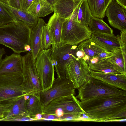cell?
<instances>
[{
  "instance_id": "obj_33",
  "label": "cell",
  "mask_w": 126,
  "mask_h": 126,
  "mask_svg": "<svg viewBox=\"0 0 126 126\" xmlns=\"http://www.w3.org/2000/svg\"><path fill=\"white\" fill-rule=\"evenodd\" d=\"M13 103L6 104L0 103V119L4 118L9 112L10 108Z\"/></svg>"
},
{
  "instance_id": "obj_24",
  "label": "cell",
  "mask_w": 126,
  "mask_h": 126,
  "mask_svg": "<svg viewBox=\"0 0 126 126\" xmlns=\"http://www.w3.org/2000/svg\"><path fill=\"white\" fill-rule=\"evenodd\" d=\"M113 52L109 59L120 73L126 75V48L121 47Z\"/></svg>"
},
{
  "instance_id": "obj_41",
  "label": "cell",
  "mask_w": 126,
  "mask_h": 126,
  "mask_svg": "<svg viewBox=\"0 0 126 126\" xmlns=\"http://www.w3.org/2000/svg\"><path fill=\"white\" fill-rule=\"evenodd\" d=\"M6 53L5 49L4 48H0V63L2 60V56Z\"/></svg>"
},
{
  "instance_id": "obj_30",
  "label": "cell",
  "mask_w": 126,
  "mask_h": 126,
  "mask_svg": "<svg viewBox=\"0 0 126 126\" xmlns=\"http://www.w3.org/2000/svg\"><path fill=\"white\" fill-rule=\"evenodd\" d=\"M51 41L50 33L46 24L43 27L42 33V43L43 49L46 50L50 48L51 45Z\"/></svg>"
},
{
  "instance_id": "obj_43",
  "label": "cell",
  "mask_w": 126,
  "mask_h": 126,
  "mask_svg": "<svg viewBox=\"0 0 126 126\" xmlns=\"http://www.w3.org/2000/svg\"><path fill=\"white\" fill-rule=\"evenodd\" d=\"M8 0H0V1L5 3H7Z\"/></svg>"
},
{
  "instance_id": "obj_4",
  "label": "cell",
  "mask_w": 126,
  "mask_h": 126,
  "mask_svg": "<svg viewBox=\"0 0 126 126\" xmlns=\"http://www.w3.org/2000/svg\"><path fill=\"white\" fill-rule=\"evenodd\" d=\"M78 89V94L75 97L81 101L101 96L126 97V91L92 77Z\"/></svg>"
},
{
  "instance_id": "obj_14",
  "label": "cell",
  "mask_w": 126,
  "mask_h": 126,
  "mask_svg": "<svg viewBox=\"0 0 126 126\" xmlns=\"http://www.w3.org/2000/svg\"><path fill=\"white\" fill-rule=\"evenodd\" d=\"M91 77L126 91V75L120 73H105L91 70Z\"/></svg>"
},
{
  "instance_id": "obj_1",
  "label": "cell",
  "mask_w": 126,
  "mask_h": 126,
  "mask_svg": "<svg viewBox=\"0 0 126 126\" xmlns=\"http://www.w3.org/2000/svg\"><path fill=\"white\" fill-rule=\"evenodd\" d=\"M75 100L81 109L93 121L112 122L126 118V97L101 96L79 101Z\"/></svg>"
},
{
  "instance_id": "obj_13",
  "label": "cell",
  "mask_w": 126,
  "mask_h": 126,
  "mask_svg": "<svg viewBox=\"0 0 126 126\" xmlns=\"http://www.w3.org/2000/svg\"><path fill=\"white\" fill-rule=\"evenodd\" d=\"M91 38L107 51L113 52L121 47L118 35L113 33H92Z\"/></svg>"
},
{
  "instance_id": "obj_35",
  "label": "cell",
  "mask_w": 126,
  "mask_h": 126,
  "mask_svg": "<svg viewBox=\"0 0 126 126\" xmlns=\"http://www.w3.org/2000/svg\"><path fill=\"white\" fill-rule=\"evenodd\" d=\"M118 36L121 47L126 48V31H121Z\"/></svg>"
},
{
  "instance_id": "obj_34",
  "label": "cell",
  "mask_w": 126,
  "mask_h": 126,
  "mask_svg": "<svg viewBox=\"0 0 126 126\" xmlns=\"http://www.w3.org/2000/svg\"><path fill=\"white\" fill-rule=\"evenodd\" d=\"M113 54V52L103 51L95 57L97 58L99 61L105 59L109 58Z\"/></svg>"
},
{
  "instance_id": "obj_3",
  "label": "cell",
  "mask_w": 126,
  "mask_h": 126,
  "mask_svg": "<svg viewBox=\"0 0 126 126\" xmlns=\"http://www.w3.org/2000/svg\"><path fill=\"white\" fill-rule=\"evenodd\" d=\"M81 1L71 16L63 22L61 36V46L67 44L77 45L91 38L92 33L89 27L81 25L78 20L77 14Z\"/></svg>"
},
{
  "instance_id": "obj_21",
  "label": "cell",
  "mask_w": 126,
  "mask_h": 126,
  "mask_svg": "<svg viewBox=\"0 0 126 126\" xmlns=\"http://www.w3.org/2000/svg\"><path fill=\"white\" fill-rule=\"evenodd\" d=\"M29 97V95H24L14 102L10 108L9 112L4 118L10 116L18 118L29 117L26 107V100Z\"/></svg>"
},
{
  "instance_id": "obj_37",
  "label": "cell",
  "mask_w": 126,
  "mask_h": 126,
  "mask_svg": "<svg viewBox=\"0 0 126 126\" xmlns=\"http://www.w3.org/2000/svg\"><path fill=\"white\" fill-rule=\"evenodd\" d=\"M59 118V117L54 115L43 114H42L41 120H43L53 121H57Z\"/></svg>"
},
{
  "instance_id": "obj_15",
  "label": "cell",
  "mask_w": 126,
  "mask_h": 126,
  "mask_svg": "<svg viewBox=\"0 0 126 126\" xmlns=\"http://www.w3.org/2000/svg\"><path fill=\"white\" fill-rule=\"evenodd\" d=\"M46 24L43 19L39 18L36 25L31 29L30 38V52L35 62L38 53L43 49L42 33L43 27Z\"/></svg>"
},
{
  "instance_id": "obj_39",
  "label": "cell",
  "mask_w": 126,
  "mask_h": 126,
  "mask_svg": "<svg viewBox=\"0 0 126 126\" xmlns=\"http://www.w3.org/2000/svg\"><path fill=\"white\" fill-rule=\"evenodd\" d=\"M124 9H126V0H115Z\"/></svg>"
},
{
  "instance_id": "obj_5",
  "label": "cell",
  "mask_w": 126,
  "mask_h": 126,
  "mask_svg": "<svg viewBox=\"0 0 126 126\" xmlns=\"http://www.w3.org/2000/svg\"><path fill=\"white\" fill-rule=\"evenodd\" d=\"M23 79L22 72L0 74V103H13L26 95L21 86Z\"/></svg>"
},
{
  "instance_id": "obj_40",
  "label": "cell",
  "mask_w": 126,
  "mask_h": 126,
  "mask_svg": "<svg viewBox=\"0 0 126 126\" xmlns=\"http://www.w3.org/2000/svg\"><path fill=\"white\" fill-rule=\"evenodd\" d=\"M32 118L34 119L35 121L41 120H42V114L40 113L37 114Z\"/></svg>"
},
{
  "instance_id": "obj_10",
  "label": "cell",
  "mask_w": 126,
  "mask_h": 126,
  "mask_svg": "<svg viewBox=\"0 0 126 126\" xmlns=\"http://www.w3.org/2000/svg\"><path fill=\"white\" fill-rule=\"evenodd\" d=\"M83 112L75 100V95H72L52 100L44 108L42 114H53L59 117L65 114Z\"/></svg>"
},
{
  "instance_id": "obj_11",
  "label": "cell",
  "mask_w": 126,
  "mask_h": 126,
  "mask_svg": "<svg viewBox=\"0 0 126 126\" xmlns=\"http://www.w3.org/2000/svg\"><path fill=\"white\" fill-rule=\"evenodd\" d=\"M78 50L77 45L67 44L59 47L52 46L51 56L57 77L66 78L65 64L72 57H77L76 53Z\"/></svg>"
},
{
  "instance_id": "obj_25",
  "label": "cell",
  "mask_w": 126,
  "mask_h": 126,
  "mask_svg": "<svg viewBox=\"0 0 126 126\" xmlns=\"http://www.w3.org/2000/svg\"><path fill=\"white\" fill-rule=\"evenodd\" d=\"M112 0H86L92 16L102 19L106 9Z\"/></svg>"
},
{
  "instance_id": "obj_12",
  "label": "cell",
  "mask_w": 126,
  "mask_h": 126,
  "mask_svg": "<svg viewBox=\"0 0 126 126\" xmlns=\"http://www.w3.org/2000/svg\"><path fill=\"white\" fill-rule=\"evenodd\" d=\"M126 10L115 0H112L107 7L105 14L110 25L121 31H126Z\"/></svg>"
},
{
  "instance_id": "obj_42",
  "label": "cell",
  "mask_w": 126,
  "mask_h": 126,
  "mask_svg": "<svg viewBox=\"0 0 126 126\" xmlns=\"http://www.w3.org/2000/svg\"><path fill=\"white\" fill-rule=\"evenodd\" d=\"M52 6L57 0H46Z\"/></svg>"
},
{
  "instance_id": "obj_38",
  "label": "cell",
  "mask_w": 126,
  "mask_h": 126,
  "mask_svg": "<svg viewBox=\"0 0 126 126\" xmlns=\"http://www.w3.org/2000/svg\"><path fill=\"white\" fill-rule=\"evenodd\" d=\"M7 4L12 7L21 9L20 0H8Z\"/></svg>"
},
{
  "instance_id": "obj_31",
  "label": "cell",
  "mask_w": 126,
  "mask_h": 126,
  "mask_svg": "<svg viewBox=\"0 0 126 126\" xmlns=\"http://www.w3.org/2000/svg\"><path fill=\"white\" fill-rule=\"evenodd\" d=\"M82 113H76L65 114L59 117L57 121H79V119Z\"/></svg>"
},
{
  "instance_id": "obj_36",
  "label": "cell",
  "mask_w": 126,
  "mask_h": 126,
  "mask_svg": "<svg viewBox=\"0 0 126 126\" xmlns=\"http://www.w3.org/2000/svg\"><path fill=\"white\" fill-rule=\"evenodd\" d=\"M35 0H20V9L27 10Z\"/></svg>"
},
{
  "instance_id": "obj_20",
  "label": "cell",
  "mask_w": 126,
  "mask_h": 126,
  "mask_svg": "<svg viewBox=\"0 0 126 126\" xmlns=\"http://www.w3.org/2000/svg\"><path fill=\"white\" fill-rule=\"evenodd\" d=\"M27 10L38 18L44 17L53 11V6L46 0H35Z\"/></svg>"
},
{
  "instance_id": "obj_26",
  "label": "cell",
  "mask_w": 126,
  "mask_h": 126,
  "mask_svg": "<svg viewBox=\"0 0 126 126\" xmlns=\"http://www.w3.org/2000/svg\"><path fill=\"white\" fill-rule=\"evenodd\" d=\"M90 69L92 71L105 73H120L115 68L109 58L98 61L97 63L90 64Z\"/></svg>"
},
{
  "instance_id": "obj_18",
  "label": "cell",
  "mask_w": 126,
  "mask_h": 126,
  "mask_svg": "<svg viewBox=\"0 0 126 126\" xmlns=\"http://www.w3.org/2000/svg\"><path fill=\"white\" fill-rule=\"evenodd\" d=\"M0 3L11 15L16 21H21L32 29L37 25L39 18L34 16L27 10H23L12 7L7 4Z\"/></svg>"
},
{
  "instance_id": "obj_16",
  "label": "cell",
  "mask_w": 126,
  "mask_h": 126,
  "mask_svg": "<svg viewBox=\"0 0 126 126\" xmlns=\"http://www.w3.org/2000/svg\"><path fill=\"white\" fill-rule=\"evenodd\" d=\"M22 56L14 53L10 56L5 55L0 63V74L22 72Z\"/></svg>"
},
{
  "instance_id": "obj_23",
  "label": "cell",
  "mask_w": 126,
  "mask_h": 126,
  "mask_svg": "<svg viewBox=\"0 0 126 126\" xmlns=\"http://www.w3.org/2000/svg\"><path fill=\"white\" fill-rule=\"evenodd\" d=\"M39 92L30 95L26 100V107L29 117L32 118L37 114H42L43 108L40 100Z\"/></svg>"
},
{
  "instance_id": "obj_7",
  "label": "cell",
  "mask_w": 126,
  "mask_h": 126,
  "mask_svg": "<svg viewBox=\"0 0 126 126\" xmlns=\"http://www.w3.org/2000/svg\"><path fill=\"white\" fill-rule=\"evenodd\" d=\"M65 71L66 78L72 82L75 89L79 88L91 77V70L86 62L75 56L66 64Z\"/></svg>"
},
{
  "instance_id": "obj_2",
  "label": "cell",
  "mask_w": 126,
  "mask_h": 126,
  "mask_svg": "<svg viewBox=\"0 0 126 126\" xmlns=\"http://www.w3.org/2000/svg\"><path fill=\"white\" fill-rule=\"evenodd\" d=\"M31 30L25 24L17 21L0 26V44L16 53L26 52L24 48L30 45Z\"/></svg>"
},
{
  "instance_id": "obj_32",
  "label": "cell",
  "mask_w": 126,
  "mask_h": 126,
  "mask_svg": "<svg viewBox=\"0 0 126 126\" xmlns=\"http://www.w3.org/2000/svg\"><path fill=\"white\" fill-rule=\"evenodd\" d=\"M34 121V120L29 117L18 118L12 116L0 119V121Z\"/></svg>"
},
{
  "instance_id": "obj_19",
  "label": "cell",
  "mask_w": 126,
  "mask_h": 126,
  "mask_svg": "<svg viewBox=\"0 0 126 126\" xmlns=\"http://www.w3.org/2000/svg\"><path fill=\"white\" fill-rule=\"evenodd\" d=\"M82 0H57L53 6L54 13L65 19L70 17Z\"/></svg>"
},
{
  "instance_id": "obj_9",
  "label": "cell",
  "mask_w": 126,
  "mask_h": 126,
  "mask_svg": "<svg viewBox=\"0 0 126 126\" xmlns=\"http://www.w3.org/2000/svg\"><path fill=\"white\" fill-rule=\"evenodd\" d=\"M75 89L72 82L66 78H55L51 87L39 92L40 100L43 109L51 101L58 98L75 95Z\"/></svg>"
},
{
  "instance_id": "obj_29",
  "label": "cell",
  "mask_w": 126,
  "mask_h": 126,
  "mask_svg": "<svg viewBox=\"0 0 126 126\" xmlns=\"http://www.w3.org/2000/svg\"><path fill=\"white\" fill-rule=\"evenodd\" d=\"M16 21L0 3V26Z\"/></svg>"
},
{
  "instance_id": "obj_17",
  "label": "cell",
  "mask_w": 126,
  "mask_h": 126,
  "mask_svg": "<svg viewBox=\"0 0 126 126\" xmlns=\"http://www.w3.org/2000/svg\"><path fill=\"white\" fill-rule=\"evenodd\" d=\"M66 19L54 13L50 18L46 25L51 38V45L59 47L61 45V36L62 26Z\"/></svg>"
},
{
  "instance_id": "obj_22",
  "label": "cell",
  "mask_w": 126,
  "mask_h": 126,
  "mask_svg": "<svg viewBox=\"0 0 126 126\" xmlns=\"http://www.w3.org/2000/svg\"><path fill=\"white\" fill-rule=\"evenodd\" d=\"M79 44L78 48L81 49L83 51L86 56L85 61L87 63L90 59L96 56L102 51H107L91 38L84 40Z\"/></svg>"
},
{
  "instance_id": "obj_28",
  "label": "cell",
  "mask_w": 126,
  "mask_h": 126,
  "mask_svg": "<svg viewBox=\"0 0 126 126\" xmlns=\"http://www.w3.org/2000/svg\"><path fill=\"white\" fill-rule=\"evenodd\" d=\"M92 33L99 32L112 33L113 31L102 19L93 16L89 25Z\"/></svg>"
},
{
  "instance_id": "obj_8",
  "label": "cell",
  "mask_w": 126,
  "mask_h": 126,
  "mask_svg": "<svg viewBox=\"0 0 126 126\" xmlns=\"http://www.w3.org/2000/svg\"><path fill=\"white\" fill-rule=\"evenodd\" d=\"M23 76L21 86L26 95L40 92V86L35 62L30 52L22 56Z\"/></svg>"
},
{
  "instance_id": "obj_27",
  "label": "cell",
  "mask_w": 126,
  "mask_h": 126,
  "mask_svg": "<svg viewBox=\"0 0 126 126\" xmlns=\"http://www.w3.org/2000/svg\"><path fill=\"white\" fill-rule=\"evenodd\" d=\"M93 16L86 0H82L77 14L78 21L81 25L88 26Z\"/></svg>"
},
{
  "instance_id": "obj_6",
  "label": "cell",
  "mask_w": 126,
  "mask_h": 126,
  "mask_svg": "<svg viewBox=\"0 0 126 126\" xmlns=\"http://www.w3.org/2000/svg\"><path fill=\"white\" fill-rule=\"evenodd\" d=\"M35 64L41 91H45L51 87L55 78L51 48L41 50L37 56Z\"/></svg>"
}]
</instances>
